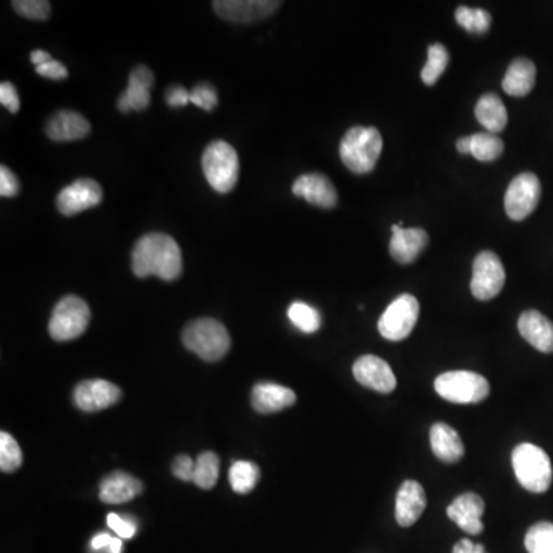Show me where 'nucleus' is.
<instances>
[{"mask_svg": "<svg viewBox=\"0 0 553 553\" xmlns=\"http://www.w3.org/2000/svg\"><path fill=\"white\" fill-rule=\"evenodd\" d=\"M45 131L54 142H74L85 139L91 133V125L82 114L65 110L48 120Z\"/></svg>", "mask_w": 553, "mask_h": 553, "instance_id": "412c9836", "label": "nucleus"}, {"mask_svg": "<svg viewBox=\"0 0 553 553\" xmlns=\"http://www.w3.org/2000/svg\"><path fill=\"white\" fill-rule=\"evenodd\" d=\"M288 318L292 325L305 334H314L322 326V317L317 309L305 302H294L288 309Z\"/></svg>", "mask_w": 553, "mask_h": 553, "instance_id": "2f4dec72", "label": "nucleus"}, {"mask_svg": "<svg viewBox=\"0 0 553 553\" xmlns=\"http://www.w3.org/2000/svg\"><path fill=\"white\" fill-rule=\"evenodd\" d=\"M469 137V154L480 162H494L504 153V142L491 133H477Z\"/></svg>", "mask_w": 553, "mask_h": 553, "instance_id": "bb28decb", "label": "nucleus"}, {"mask_svg": "<svg viewBox=\"0 0 553 553\" xmlns=\"http://www.w3.org/2000/svg\"><path fill=\"white\" fill-rule=\"evenodd\" d=\"M486 504L475 492L458 495L448 507V517L469 535H480L484 530L483 518Z\"/></svg>", "mask_w": 553, "mask_h": 553, "instance_id": "4468645a", "label": "nucleus"}, {"mask_svg": "<svg viewBox=\"0 0 553 553\" xmlns=\"http://www.w3.org/2000/svg\"><path fill=\"white\" fill-rule=\"evenodd\" d=\"M142 492V481L126 472H113L103 478L99 498L105 504H122L134 500Z\"/></svg>", "mask_w": 553, "mask_h": 553, "instance_id": "5701e85b", "label": "nucleus"}, {"mask_svg": "<svg viewBox=\"0 0 553 553\" xmlns=\"http://www.w3.org/2000/svg\"><path fill=\"white\" fill-rule=\"evenodd\" d=\"M355 380L365 388L380 394H391L397 388V378L391 366L377 355H363L354 363Z\"/></svg>", "mask_w": 553, "mask_h": 553, "instance_id": "ddd939ff", "label": "nucleus"}, {"mask_svg": "<svg viewBox=\"0 0 553 553\" xmlns=\"http://www.w3.org/2000/svg\"><path fill=\"white\" fill-rule=\"evenodd\" d=\"M260 469L252 461H236L229 469V483L237 494H248L259 483Z\"/></svg>", "mask_w": 553, "mask_h": 553, "instance_id": "cd10ccee", "label": "nucleus"}, {"mask_svg": "<svg viewBox=\"0 0 553 553\" xmlns=\"http://www.w3.org/2000/svg\"><path fill=\"white\" fill-rule=\"evenodd\" d=\"M392 239L389 243V252L392 259L401 265H409L420 257L421 252L429 245L428 232L421 228H403L392 225Z\"/></svg>", "mask_w": 553, "mask_h": 553, "instance_id": "dca6fc26", "label": "nucleus"}, {"mask_svg": "<svg viewBox=\"0 0 553 553\" xmlns=\"http://www.w3.org/2000/svg\"><path fill=\"white\" fill-rule=\"evenodd\" d=\"M186 349L205 361H219L231 348L228 329L214 318H199L186 326L182 334Z\"/></svg>", "mask_w": 553, "mask_h": 553, "instance_id": "7ed1b4c3", "label": "nucleus"}, {"mask_svg": "<svg viewBox=\"0 0 553 553\" xmlns=\"http://www.w3.org/2000/svg\"><path fill=\"white\" fill-rule=\"evenodd\" d=\"M31 62L34 63V67H40V65H44V63L50 62V60H53V57H51L50 53H47V51L44 50H36L31 53L30 56Z\"/></svg>", "mask_w": 553, "mask_h": 553, "instance_id": "a18cd8bd", "label": "nucleus"}, {"mask_svg": "<svg viewBox=\"0 0 553 553\" xmlns=\"http://www.w3.org/2000/svg\"><path fill=\"white\" fill-rule=\"evenodd\" d=\"M131 265L139 279L156 275L165 282H173L182 274V251L173 237L151 232L134 246Z\"/></svg>", "mask_w": 553, "mask_h": 553, "instance_id": "f257e3e1", "label": "nucleus"}, {"mask_svg": "<svg viewBox=\"0 0 553 553\" xmlns=\"http://www.w3.org/2000/svg\"><path fill=\"white\" fill-rule=\"evenodd\" d=\"M165 100L171 108H183L191 103V91L185 90L179 85H173L166 90Z\"/></svg>", "mask_w": 553, "mask_h": 553, "instance_id": "79ce46f5", "label": "nucleus"}, {"mask_svg": "<svg viewBox=\"0 0 553 553\" xmlns=\"http://www.w3.org/2000/svg\"><path fill=\"white\" fill-rule=\"evenodd\" d=\"M524 546L529 553H553V524L543 521L530 527Z\"/></svg>", "mask_w": 553, "mask_h": 553, "instance_id": "473e14b6", "label": "nucleus"}, {"mask_svg": "<svg viewBox=\"0 0 553 553\" xmlns=\"http://www.w3.org/2000/svg\"><path fill=\"white\" fill-rule=\"evenodd\" d=\"M0 103L10 113L16 114L20 111V99L16 87L11 82L0 83Z\"/></svg>", "mask_w": 553, "mask_h": 553, "instance_id": "4c0bfd02", "label": "nucleus"}, {"mask_svg": "<svg viewBox=\"0 0 553 553\" xmlns=\"http://www.w3.org/2000/svg\"><path fill=\"white\" fill-rule=\"evenodd\" d=\"M455 20L461 28L472 34H484L491 28L492 16L483 8L458 7Z\"/></svg>", "mask_w": 553, "mask_h": 553, "instance_id": "c85d7f7f", "label": "nucleus"}, {"mask_svg": "<svg viewBox=\"0 0 553 553\" xmlns=\"http://www.w3.org/2000/svg\"><path fill=\"white\" fill-rule=\"evenodd\" d=\"M506 283V271L495 252L483 251L475 257L474 274L471 280V292L481 302L492 300L503 291Z\"/></svg>", "mask_w": 553, "mask_h": 553, "instance_id": "1a4fd4ad", "label": "nucleus"}, {"mask_svg": "<svg viewBox=\"0 0 553 553\" xmlns=\"http://www.w3.org/2000/svg\"><path fill=\"white\" fill-rule=\"evenodd\" d=\"M220 460L214 452H203L196 460L194 481L200 489L209 491L219 480Z\"/></svg>", "mask_w": 553, "mask_h": 553, "instance_id": "7c9ffc66", "label": "nucleus"}, {"mask_svg": "<svg viewBox=\"0 0 553 553\" xmlns=\"http://www.w3.org/2000/svg\"><path fill=\"white\" fill-rule=\"evenodd\" d=\"M428 506L426 492L418 481L406 480L401 484L395 500V520L401 527H411L420 520Z\"/></svg>", "mask_w": 553, "mask_h": 553, "instance_id": "a211bd4d", "label": "nucleus"}, {"mask_svg": "<svg viewBox=\"0 0 553 553\" xmlns=\"http://www.w3.org/2000/svg\"><path fill=\"white\" fill-rule=\"evenodd\" d=\"M22 466V451L17 441L7 432L0 434V469L2 472L17 471Z\"/></svg>", "mask_w": 553, "mask_h": 553, "instance_id": "72a5a7b5", "label": "nucleus"}, {"mask_svg": "<svg viewBox=\"0 0 553 553\" xmlns=\"http://www.w3.org/2000/svg\"><path fill=\"white\" fill-rule=\"evenodd\" d=\"M113 538L108 534H99L91 540V547L94 550H103L110 549L111 543H113Z\"/></svg>", "mask_w": 553, "mask_h": 553, "instance_id": "c03bdc74", "label": "nucleus"}, {"mask_svg": "<svg viewBox=\"0 0 553 553\" xmlns=\"http://www.w3.org/2000/svg\"><path fill=\"white\" fill-rule=\"evenodd\" d=\"M36 73L39 76L45 77V79L51 80H63L68 77L67 67L63 63H60L59 60L54 59L37 67Z\"/></svg>", "mask_w": 553, "mask_h": 553, "instance_id": "a19ab883", "label": "nucleus"}, {"mask_svg": "<svg viewBox=\"0 0 553 553\" xmlns=\"http://www.w3.org/2000/svg\"><path fill=\"white\" fill-rule=\"evenodd\" d=\"M431 448L435 457L446 464H455L464 457L460 434L446 423H435L431 428Z\"/></svg>", "mask_w": 553, "mask_h": 553, "instance_id": "b1692460", "label": "nucleus"}, {"mask_svg": "<svg viewBox=\"0 0 553 553\" xmlns=\"http://www.w3.org/2000/svg\"><path fill=\"white\" fill-rule=\"evenodd\" d=\"M449 51L441 44H432L428 50V63L421 71V80L424 85L432 87L440 79L441 74L446 71L449 65Z\"/></svg>", "mask_w": 553, "mask_h": 553, "instance_id": "c756f323", "label": "nucleus"}, {"mask_svg": "<svg viewBox=\"0 0 553 553\" xmlns=\"http://www.w3.org/2000/svg\"><path fill=\"white\" fill-rule=\"evenodd\" d=\"M518 331L529 345L544 354L553 352V323L541 312L526 311L518 320Z\"/></svg>", "mask_w": 553, "mask_h": 553, "instance_id": "aec40b11", "label": "nucleus"}, {"mask_svg": "<svg viewBox=\"0 0 553 553\" xmlns=\"http://www.w3.org/2000/svg\"><path fill=\"white\" fill-rule=\"evenodd\" d=\"M475 117L487 133L498 134L507 126V110L503 100L495 93H486L475 105Z\"/></svg>", "mask_w": 553, "mask_h": 553, "instance_id": "a878e982", "label": "nucleus"}, {"mask_svg": "<svg viewBox=\"0 0 553 553\" xmlns=\"http://www.w3.org/2000/svg\"><path fill=\"white\" fill-rule=\"evenodd\" d=\"M20 183L16 174L11 171L7 166L0 168V196L2 197H14L19 194Z\"/></svg>", "mask_w": 553, "mask_h": 553, "instance_id": "e433bc0d", "label": "nucleus"}, {"mask_svg": "<svg viewBox=\"0 0 553 553\" xmlns=\"http://www.w3.org/2000/svg\"><path fill=\"white\" fill-rule=\"evenodd\" d=\"M294 196L320 208L331 209L338 203L337 189L329 177L323 174H303L292 185Z\"/></svg>", "mask_w": 553, "mask_h": 553, "instance_id": "f3484780", "label": "nucleus"}, {"mask_svg": "<svg viewBox=\"0 0 553 553\" xmlns=\"http://www.w3.org/2000/svg\"><path fill=\"white\" fill-rule=\"evenodd\" d=\"M120 388L105 380H87L77 385L74 401L83 412H99L120 400Z\"/></svg>", "mask_w": 553, "mask_h": 553, "instance_id": "2eb2a0df", "label": "nucleus"}, {"mask_svg": "<svg viewBox=\"0 0 553 553\" xmlns=\"http://www.w3.org/2000/svg\"><path fill=\"white\" fill-rule=\"evenodd\" d=\"M108 552L110 553L122 552V540H120V538L114 537L113 543H111V546H110V549H108Z\"/></svg>", "mask_w": 553, "mask_h": 553, "instance_id": "de8ad7c7", "label": "nucleus"}, {"mask_svg": "<svg viewBox=\"0 0 553 553\" xmlns=\"http://www.w3.org/2000/svg\"><path fill=\"white\" fill-rule=\"evenodd\" d=\"M537 82V67L532 60L518 57L510 63L503 79L504 93L514 97H524L534 90Z\"/></svg>", "mask_w": 553, "mask_h": 553, "instance_id": "393cba45", "label": "nucleus"}, {"mask_svg": "<svg viewBox=\"0 0 553 553\" xmlns=\"http://www.w3.org/2000/svg\"><path fill=\"white\" fill-rule=\"evenodd\" d=\"M191 103L196 105L197 108H202V110L212 111L219 103V97H217V91L214 90L212 85L203 82L191 91Z\"/></svg>", "mask_w": 553, "mask_h": 553, "instance_id": "c9c22d12", "label": "nucleus"}, {"mask_svg": "<svg viewBox=\"0 0 553 553\" xmlns=\"http://www.w3.org/2000/svg\"><path fill=\"white\" fill-rule=\"evenodd\" d=\"M202 168L206 180L217 193H231L237 185L240 173L239 156L225 140H214L206 146Z\"/></svg>", "mask_w": 553, "mask_h": 553, "instance_id": "39448f33", "label": "nucleus"}, {"mask_svg": "<svg viewBox=\"0 0 553 553\" xmlns=\"http://www.w3.org/2000/svg\"><path fill=\"white\" fill-rule=\"evenodd\" d=\"M295 401H297V397L292 389L275 385V383H259L252 389V408L260 414H274V412L283 411V409L294 406Z\"/></svg>", "mask_w": 553, "mask_h": 553, "instance_id": "4be33fe9", "label": "nucleus"}, {"mask_svg": "<svg viewBox=\"0 0 553 553\" xmlns=\"http://www.w3.org/2000/svg\"><path fill=\"white\" fill-rule=\"evenodd\" d=\"M383 151V139L374 126H354L340 143V157L346 168L354 174L374 171Z\"/></svg>", "mask_w": 553, "mask_h": 553, "instance_id": "f03ea898", "label": "nucleus"}, {"mask_svg": "<svg viewBox=\"0 0 553 553\" xmlns=\"http://www.w3.org/2000/svg\"><path fill=\"white\" fill-rule=\"evenodd\" d=\"M282 7V2L274 0H217L212 8L222 19L234 24H252L272 16Z\"/></svg>", "mask_w": 553, "mask_h": 553, "instance_id": "f8f14e48", "label": "nucleus"}, {"mask_svg": "<svg viewBox=\"0 0 553 553\" xmlns=\"http://www.w3.org/2000/svg\"><path fill=\"white\" fill-rule=\"evenodd\" d=\"M512 467L521 487L534 494L549 491L552 484V463L549 455L535 444H518L512 452Z\"/></svg>", "mask_w": 553, "mask_h": 553, "instance_id": "20e7f679", "label": "nucleus"}, {"mask_svg": "<svg viewBox=\"0 0 553 553\" xmlns=\"http://www.w3.org/2000/svg\"><path fill=\"white\" fill-rule=\"evenodd\" d=\"M540 199V179L532 173L520 174L510 182L504 196L507 217L515 222L527 219L537 209Z\"/></svg>", "mask_w": 553, "mask_h": 553, "instance_id": "9d476101", "label": "nucleus"}, {"mask_svg": "<svg viewBox=\"0 0 553 553\" xmlns=\"http://www.w3.org/2000/svg\"><path fill=\"white\" fill-rule=\"evenodd\" d=\"M103 199V191L99 183L93 179L74 180L71 185L65 186L56 199V206L60 214L71 217L87 209L96 208Z\"/></svg>", "mask_w": 553, "mask_h": 553, "instance_id": "9b49d317", "label": "nucleus"}, {"mask_svg": "<svg viewBox=\"0 0 553 553\" xmlns=\"http://www.w3.org/2000/svg\"><path fill=\"white\" fill-rule=\"evenodd\" d=\"M452 553H487L483 544L472 543L471 540L458 541Z\"/></svg>", "mask_w": 553, "mask_h": 553, "instance_id": "37998d69", "label": "nucleus"}, {"mask_svg": "<svg viewBox=\"0 0 553 553\" xmlns=\"http://www.w3.org/2000/svg\"><path fill=\"white\" fill-rule=\"evenodd\" d=\"M196 472V461L191 460L188 455H180L174 460L173 474L182 481H194Z\"/></svg>", "mask_w": 553, "mask_h": 553, "instance_id": "ea45409f", "label": "nucleus"}, {"mask_svg": "<svg viewBox=\"0 0 553 553\" xmlns=\"http://www.w3.org/2000/svg\"><path fill=\"white\" fill-rule=\"evenodd\" d=\"M435 392L451 403L477 404L489 397L491 385L477 372L449 371L435 378Z\"/></svg>", "mask_w": 553, "mask_h": 553, "instance_id": "423d86ee", "label": "nucleus"}, {"mask_svg": "<svg viewBox=\"0 0 553 553\" xmlns=\"http://www.w3.org/2000/svg\"><path fill=\"white\" fill-rule=\"evenodd\" d=\"M154 87V74L145 65L134 68L128 80V88L119 97V110L122 113L130 111H143L151 102V88Z\"/></svg>", "mask_w": 553, "mask_h": 553, "instance_id": "6ab92c4d", "label": "nucleus"}, {"mask_svg": "<svg viewBox=\"0 0 553 553\" xmlns=\"http://www.w3.org/2000/svg\"><path fill=\"white\" fill-rule=\"evenodd\" d=\"M457 150L460 154H469V137L458 139Z\"/></svg>", "mask_w": 553, "mask_h": 553, "instance_id": "49530a36", "label": "nucleus"}, {"mask_svg": "<svg viewBox=\"0 0 553 553\" xmlns=\"http://www.w3.org/2000/svg\"><path fill=\"white\" fill-rule=\"evenodd\" d=\"M90 320L87 302L77 295H67L54 306L48 331L56 342H71L87 331Z\"/></svg>", "mask_w": 553, "mask_h": 553, "instance_id": "0eeeda50", "label": "nucleus"}, {"mask_svg": "<svg viewBox=\"0 0 553 553\" xmlns=\"http://www.w3.org/2000/svg\"><path fill=\"white\" fill-rule=\"evenodd\" d=\"M106 520H108V526L116 532L119 538L130 540V538H133L134 534H136V524L131 523L130 520H125V518L120 517V515L110 514Z\"/></svg>", "mask_w": 553, "mask_h": 553, "instance_id": "58836bf2", "label": "nucleus"}, {"mask_svg": "<svg viewBox=\"0 0 553 553\" xmlns=\"http://www.w3.org/2000/svg\"><path fill=\"white\" fill-rule=\"evenodd\" d=\"M420 303L414 295L401 294L378 320V332L389 342H401L408 338L417 325Z\"/></svg>", "mask_w": 553, "mask_h": 553, "instance_id": "6e6552de", "label": "nucleus"}, {"mask_svg": "<svg viewBox=\"0 0 553 553\" xmlns=\"http://www.w3.org/2000/svg\"><path fill=\"white\" fill-rule=\"evenodd\" d=\"M14 10L30 20H47L51 13V5L47 0H14Z\"/></svg>", "mask_w": 553, "mask_h": 553, "instance_id": "f704fd0d", "label": "nucleus"}]
</instances>
